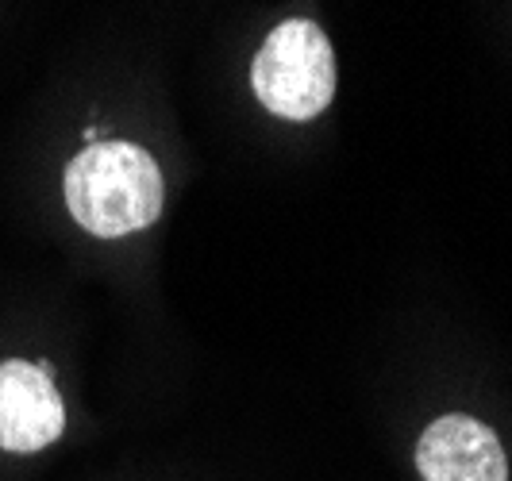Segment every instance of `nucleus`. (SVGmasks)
<instances>
[{"mask_svg": "<svg viewBox=\"0 0 512 481\" xmlns=\"http://www.w3.org/2000/svg\"><path fill=\"white\" fill-rule=\"evenodd\" d=\"M66 208L97 239H120L162 216L166 181L151 154L135 143H89L66 166Z\"/></svg>", "mask_w": 512, "mask_h": 481, "instance_id": "f257e3e1", "label": "nucleus"}, {"mask_svg": "<svg viewBox=\"0 0 512 481\" xmlns=\"http://www.w3.org/2000/svg\"><path fill=\"white\" fill-rule=\"evenodd\" d=\"M251 89L258 104L282 120L305 124L335 97V54L328 35L312 20H285L251 62Z\"/></svg>", "mask_w": 512, "mask_h": 481, "instance_id": "f03ea898", "label": "nucleus"}, {"mask_svg": "<svg viewBox=\"0 0 512 481\" xmlns=\"http://www.w3.org/2000/svg\"><path fill=\"white\" fill-rule=\"evenodd\" d=\"M66 428V408L51 370L35 362H0V451L35 455Z\"/></svg>", "mask_w": 512, "mask_h": 481, "instance_id": "7ed1b4c3", "label": "nucleus"}, {"mask_svg": "<svg viewBox=\"0 0 512 481\" xmlns=\"http://www.w3.org/2000/svg\"><path fill=\"white\" fill-rule=\"evenodd\" d=\"M424 481H509V458L497 431L474 416H439L416 443Z\"/></svg>", "mask_w": 512, "mask_h": 481, "instance_id": "20e7f679", "label": "nucleus"}]
</instances>
